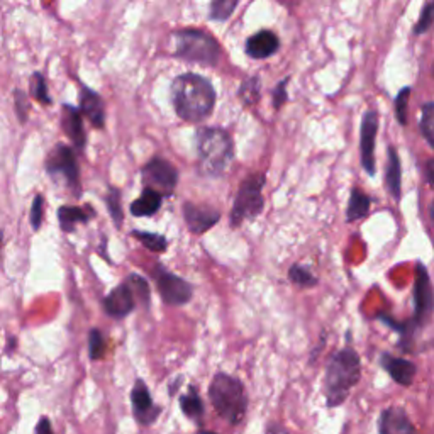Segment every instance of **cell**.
Returning <instances> with one entry per match:
<instances>
[{"mask_svg":"<svg viewBox=\"0 0 434 434\" xmlns=\"http://www.w3.org/2000/svg\"><path fill=\"white\" fill-rule=\"evenodd\" d=\"M433 73H434V65H433Z\"/></svg>","mask_w":434,"mask_h":434,"instance_id":"f6af8a7d","label":"cell"},{"mask_svg":"<svg viewBox=\"0 0 434 434\" xmlns=\"http://www.w3.org/2000/svg\"><path fill=\"white\" fill-rule=\"evenodd\" d=\"M380 434H414V426L404 409L390 407L380 417Z\"/></svg>","mask_w":434,"mask_h":434,"instance_id":"e0dca14e","label":"cell"},{"mask_svg":"<svg viewBox=\"0 0 434 434\" xmlns=\"http://www.w3.org/2000/svg\"><path fill=\"white\" fill-rule=\"evenodd\" d=\"M426 174H428L429 183L434 187V159H429L428 165H426Z\"/></svg>","mask_w":434,"mask_h":434,"instance_id":"ab89813d","label":"cell"},{"mask_svg":"<svg viewBox=\"0 0 434 434\" xmlns=\"http://www.w3.org/2000/svg\"><path fill=\"white\" fill-rule=\"evenodd\" d=\"M43 207H44V199L41 195H37L35 202H32L31 207V226L32 229L37 231L43 222Z\"/></svg>","mask_w":434,"mask_h":434,"instance_id":"e575fe53","label":"cell"},{"mask_svg":"<svg viewBox=\"0 0 434 434\" xmlns=\"http://www.w3.org/2000/svg\"><path fill=\"white\" fill-rule=\"evenodd\" d=\"M289 277L294 284H297L301 287H311L315 284V278L313 273H311L306 267H302V265H296V267L290 268Z\"/></svg>","mask_w":434,"mask_h":434,"instance_id":"1f68e13d","label":"cell"},{"mask_svg":"<svg viewBox=\"0 0 434 434\" xmlns=\"http://www.w3.org/2000/svg\"><path fill=\"white\" fill-rule=\"evenodd\" d=\"M0 243H2V231H0Z\"/></svg>","mask_w":434,"mask_h":434,"instance_id":"ee69618b","label":"cell"},{"mask_svg":"<svg viewBox=\"0 0 434 434\" xmlns=\"http://www.w3.org/2000/svg\"><path fill=\"white\" fill-rule=\"evenodd\" d=\"M433 23H434V0H428V4H426L423 9V14H421V19L417 20V24H416L417 35H419V32L428 31Z\"/></svg>","mask_w":434,"mask_h":434,"instance_id":"d6a6232c","label":"cell"},{"mask_svg":"<svg viewBox=\"0 0 434 434\" xmlns=\"http://www.w3.org/2000/svg\"><path fill=\"white\" fill-rule=\"evenodd\" d=\"M263 185L265 176L261 174L250 175L241 183L231 212V224L234 227L246 219H255L263 210V195H261Z\"/></svg>","mask_w":434,"mask_h":434,"instance_id":"8992f818","label":"cell"},{"mask_svg":"<svg viewBox=\"0 0 434 434\" xmlns=\"http://www.w3.org/2000/svg\"><path fill=\"white\" fill-rule=\"evenodd\" d=\"M278 46H280L278 37L272 31H260L246 41V53L251 58L261 60V58H268L277 53Z\"/></svg>","mask_w":434,"mask_h":434,"instance_id":"d6986e66","label":"cell"},{"mask_svg":"<svg viewBox=\"0 0 434 434\" xmlns=\"http://www.w3.org/2000/svg\"><path fill=\"white\" fill-rule=\"evenodd\" d=\"M260 94V83H258V78H250L246 80V82L243 83L241 90H239V97H241V100L246 105H251L255 104L256 100H258V95Z\"/></svg>","mask_w":434,"mask_h":434,"instance_id":"4dcf8cb0","label":"cell"},{"mask_svg":"<svg viewBox=\"0 0 434 434\" xmlns=\"http://www.w3.org/2000/svg\"><path fill=\"white\" fill-rule=\"evenodd\" d=\"M287 82L289 80H282L280 83H278V87L275 88V95H273V104H275L277 109L282 107V104L287 100Z\"/></svg>","mask_w":434,"mask_h":434,"instance_id":"74e56055","label":"cell"},{"mask_svg":"<svg viewBox=\"0 0 434 434\" xmlns=\"http://www.w3.org/2000/svg\"><path fill=\"white\" fill-rule=\"evenodd\" d=\"M131 399H133V411L136 419L141 424L150 426L157 421L159 409L153 404V399H151L148 387L143 380H138L136 385L133 387V394H131Z\"/></svg>","mask_w":434,"mask_h":434,"instance_id":"7c38bea8","label":"cell"},{"mask_svg":"<svg viewBox=\"0 0 434 434\" xmlns=\"http://www.w3.org/2000/svg\"><path fill=\"white\" fill-rule=\"evenodd\" d=\"M360 358L353 349L346 348L332 356L324 380L330 406H338L348 397L349 390L360 380Z\"/></svg>","mask_w":434,"mask_h":434,"instance_id":"3957f363","label":"cell"},{"mask_svg":"<svg viewBox=\"0 0 434 434\" xmlns=\"http://www.w3.org/2000/svg\"><path fill=\"white\" fill-rule=\"evenodd\" d=\"M16 111H18L19 121H20V122H26L29 105H28L26 95H24L20 90H16Z\"/></svg>","mask_w":434,"mask_h":434,"instance_id":"8d00e7d4","label":"cell"},{"mask_svg":"<svg viewBox=\"0 0 434 434\" xmlns=\"http://www.w3.org/2000/svg\"><path fill=\"white\" fill-rule=\"evenodd\" d=\"M159 296L168 306H183L192 299V285L183 278L159 268L157 275Z\"/></svg>","mask_w":434,"mask_h":434,"instance_id":"9c48e42d","label":"cell"},{"mask_svg":"<svg viewBox=\"0 0 434 434\" xmlns=\"http://www.w3.org/2000/svg\"><path fill=\"white\" fill-rule=\"evenodd\" d=\"M209 397L214 409L229 424H239L248 409L246 392L238 378L227 373H217L209 387Z\"/></svg>","mask_w":434,"mask_h":434,"instance_id":"277c9868","label":"cell"},{"mask_svg":"<svg viewBox=\"0 0 434 434\" xmlns=\"http://www.w3.org/2000/svg\"><path fill=\"white\" fill-rule=\"evenodd\" d=\"M105 313L112 318H126L134 309V292L129 284H122L112 290L104 301Z\"/></svg>","mask_w":434,"mask_h":434,"instance_id":"5bb4252c","label":"cell"},{"mask_svg":"<svg viewBox=\"0 0 434 434\" xmlns=\"http://www.w3.org/2000/svg\"><path fill=\"white\" fill-rule=\"evenodd\" d=\"M387 187L395 199L400 195V162L397 151L394 148L389 150V165H387Z\"/></svg>","mask_w":434,"mask_h":434,"instance_id":"7402d4cb","label":"cell"},{"mask_svg":"<svg viewBox=\"0 0 434 434\" xmlns=\"http://www.w3.org/2000/svg\"><path fill=\"white\" fill-rule=\"evenodd\" d=\"M36 434H54L52 428V421L48 417H43L36 426Z\"/></svg>","mask_w":434,"mask_h":434,"instance_id":"f35d334b","label":"cell"},{"mask_svg":"<svg viewBox=\"0 0 434 434\" xmlns=\"http://www.w3.org/2000/svg\"><path fill=\"white\" fill-rule=\"evenodd\" d=\"M58 219H60V227L65 233H71L75 229L77 222H87L88 214L83 209L73 207V205H63L58 209Z\"/></svg>","mask_w":434,"mask_h":434,"instance_id":"44dd1931","label":"cell"},{"mask_svg":"<svg viewBox=\"0 0 434 434\" xmlns=\"http://www.w3.org/2000/svg\"><path fill=\"white\" fill-rule=\"evenodd\" d=\"M370 209V199L368 195H365L363 192L355 191L351 192V199H349V205H348V221H356V219L365 217L366 214H368Z\"/></svg>","mask_w":434,"mask_h":434,"instance_id":"cb8c5ba5","label":"cell"},{"mask_svg":"<svg viewBox=\"0 0 434 434\" xmlns=\"http://www.w3.org/2000/svg\"><path fill=\"white\" fill-rule=\"evenodd\" d=\"M268 434H289L282 426H270Z\"/></svg>","mask_w":434,"mask_h":434,"instance_id":"60d3db41","label":"cell"},{"mask_svg":"<svg viewBox=\"0 0 434 434\" xmlns=\"http://www.w3.org/2000/svg\"><path fill=\"white\" fill-rule=\"evenodd\" d=\"M61 126L65 129L66 136L71 139V143L75 145V148L83 150L87 145V136L85 129H83V121H82V112L78 109L71 107V105H65L63 109V117H61Z\"/></svg>","mask_w":434,"mask_h":434,"instance_id":"2e32d148","label":"cell"},{"mask_svg":"<svg viewBox=\"0 0 434 434\" xmlns=\"http://www.w3.org/2000/svg\"><path fill=\"white\" fill-rule=\"evenodd\" d=\"M128 284H129L131 289H133V292H138L139 296L145 297V301L148 302L150 289H148V284H146V280H143V278L139 275H131Z\"/></svg>","mask_w":434,"mask_h":434,"instance_id":"d590c367","label":"cell"},{"mask_svg":"<svg viewBox=\"0 0 434 434\" xmlns=\"http://www.w3.org/2000/svg\"><path fill=\"white\" fill-rule=\"evenodd\" d=\"M199 170L205 176L217 179L233 162V141L226 131L219 128H200L197 131Z\"/></svg>","mask_w":434,"mask_h":434,"instance_id":"7a4b0ae2","label":"cell"},{"mask_svg":"<svg viewBox=\"0 0 434 434\" xmlns=\"http://www.w3.org/2000/svg\"><path fill=\"white\" fill-rule=\"evenodd\" d=\"M105 353V339L99 330H92L88 334V355L94 361L100 360Z\"/></svg>","mask_w":434,"mask_h":434,"instance_id":"f1b7e54d","label":"cell"},{"mask_svg":"<svg viewBox=\"0 0 434 434\" xmlns=\"http://www.w3.org/2000/svg\"><path fill=\"white\" fill-rule=\"evenodd\" d=\"M414 299H416V319L417 323L424 324L431 318L434 309V296L433 287L429 282V275L424 267H417L416 273V287H414Z\"/></svg>","mask_w":434,"mask_h":434,"instance_id":"30bf717a","label":"cell"},{"mask_svg":"<svg viewBox=\"0 0 434 434\" xmlns=\"http://www.w3.org/2000/svg\"><path fill=\"white\" fill-rule=\"evenodd\" d=\"M239 0H212L209 18L212 20H226L231 18Z\"/></svg>","mask_w":434,"mask_h":434,"instance_id":"4316f807","label":"cell"},{"mask_svg":"<svg viewBox=\"0 0 434 434\" xmlns=\"http://www.w3.org/2000/svg\"><path fill=\"white\" fill-rule=\"evenodd\" d=\"M46 170L49 175L65 179L70 187H78V163L70 146L58 145L46 159Z\"/></svg>","mask_w":434,"mask_h":434,"instance_id":"ba28073f","label":"cell"},{"mask_svg":"<svg viewBox=\"0 0 434 434\" xmlns=\"http://www.w3.org/2000/svg\"><path fill=\"white\" fill-rule=\"evenodd\" d=\"M378 131V117L377 112L370 111L365 114L363 124H361V162H363L365 170L370 175L375 174V136Z\"/></svg>","mask_w":434,"mask_h":434,"instance_id":"4fadbf2b","label":"cell"},{"mask_svg":"<svg viewBox=\"0 0 434 434\" xmlns=\"http://www.w3.org/2000/svg\"><path fill=\"white\" fill-rule=\"evenodd\" d=\"M409 94H411V90H409V88H404V90H400L397 99H395V112H397V119L400 124H406L407 122Z\"/></svg>","mask_w":434,"mask_h":434,"instance_id":"836d02e7","label":"cell"},{"mask_svg":"<svg viewBox=\"0 0 434 434\" xmlns=\"http://www.w3.org/2000/svg\"><path fill=\"white\" fill-rule=\"evenodd\" d=\"M382 366L389 372V375L400 385L409 387L416 377V365L404 358H395L390 355L382 356Z\"/></svg>","mask_w":434,"mask_h":434,"instance_id":"ac0fdd59","label":"cell"},{"mask_svg":"<svg viewBox=\"0 0 434 434\" xmlns=\"http://www.w3.org/2000/svg\"><path fill=\"white\" fill-rule=\"evenodd\" d=\"M134 238L145 248H148L153 253H165L168 248V241L165 236L155 234V233H146V231H134Z\"/></svg>","mask_w":434,"mask_h":434,"instance_id":"d4e9b609","label":"cell"},{"mask_svg":"<svg viewBox=\"0 0 434 434\" xmlns=\"http://www.w3.org/2000/svg\"><path fill=\"white\" fill-rule=\"evenodd\" d=\"M105 202H107L109 212H111L112 221L116 222L117 226L122 224V207H121V192L117 188H111L105 197Z\"/></svg>","mask_w":434,"mask_h":434,"instance_id":"f546056e","label":"cell"},{"mask_svg":"<svg viewBox=\"0 0 434 434\" xmlns=\"http://www.w3.org/2000/svg\"><path fill=\"white\" fill-rule=\"evenodd\" d=\"M80 109H82L83 116H87L95 128H104V100L100 99V95L97 94V92L82 85V88H80Z\"/></svg>","mask_w":434,"mask_h":434,"instance_id":"9a60e30c","label":"cell"},{"mask_svg":"<svg viewBox=\"0 0 434 434\" xmlns=\"http://www.w3.org/2000/svg\"><path fill=\"white\" fill-rule=\"evenodd\" d=\"M202 434H216V433H210V431H205V433H202Z\"/></svg>","mask_w":434,"mask_h":434,"instance_id":"7bdbcfd3","label":"cell"},{"mask_svg":"<svg viewBox=\"0 0 434 434\" xmlns=\"http://www.w3.org/2000/svg\"><path fill=\"white\" fill-rule=\"evenodd\" d=\"M162 202H163L162 193L146 187L141 195L131 204V214L136 217L153 216V214H157L159 207H162Z\"/></svg>","mask_w":434,"mask_h":434,"instance_id":"ffe728a7","label":"cell"},{"mask_svg":"<svg viewBox=\"0 0 434 434\" xmlns=\"http://www.w3.org/2000/svg\"><path fill=\"white\" fill-rule=\"evenodd\" d=\"M141 176L146 187L153 188L162 195L174 192L179 182L175 167L162 158H153L150 163H146L141 170Z\"/></svg>","mask_w":434,"mask_h":434,"instance_id":"52a82bcc","label":"cell"},{"mask_svg":"<svg viewBox=\"0 0 434 434\" xmlns=\"http://www.w3.org/2000/svg\"><path fill=\"white\" fill-rule=\"evenodd\" d=\"M171 102L180 119L200 122L212 112L216 92L207 78L195 73H185L171 83Z\"/></svg>","mask_w":434,"mask_h":434,"instance_id":"6da1fadb","label":"cell"},{"mask_svg":"<svg viewBox=\"0 0 434 434\" xmlns=\"http://www.w3.org/2000/svg\"><path fill=\"white\" fill-rule=\"evenodd\" d=\"M180 407H182L183 414L191 417V419H200L202 414H204V404H202L195 387H191V389H188V394L182 395V399H180Z\"/></svg>","mask_w":434,"mask_h":434,"instance_id":"603a6c76","label":"cell"},{"mask_svg":"<svg viewBox=\"0 0 434 434\" xmlns=\"http://www.w3.org/2000/svg\"><path fill=\"white\" fill-rule=\"evenodd\" d=\"M431 217H433V222H434V202H433V205H431Z\"/></svg>","mask_w":434,"mask_h":434,"instance_id":"b9f144b4","label":"cell"},{"mask_svg":"<svg viewBox=\"0 0 434 434\" xmlns=\"http://www.w3.org/2000/svg\"><path fill=\"white\" fill-rule=\"evenodd\" d=\"M183 217L188 229H191L193 234H204L207 233L210 227L217 224V221L221 219V214H219L216 209L207 207V205L187 202V204L183 205Z\"/></svg>","mask_w":434,"mask_h":434,"instance_id":"8fae6325","label":"cell"},{"mask_svg":"<svg viewBox=\"0 0 434 434\" xmlns=\"http://www.w3.org/2000/svg\"><path fill=\"white\" fill-rule=\"evenodd\" d=\"M421 131L429 145L434 148V104H426L421 117Z\"/></svg>","mask_w":434,"mask_h":434,"instance_id":"83f0119b","label":"cell"},{"mask_svg":"<svg viewBox=\"0 0 434 434\" xmlns=\"http://www.w3.org/2000/svg\"><path fill=\"white\" fill-rule=\"evenodd\" d=\"M175 56L187 61L217 65L221 60V46L207 32L197 29H182L174 32Z\"/></svg>","mask_w":434,"mask_h":434,"instance_id":"5b68a950","label":"cell"},{"mask_svg":"<svg viewBox=\"0 0 434 434\" xmlns=\"http://www.w3.org/2000/svg\"><path fill=\"white\" fill-rule=\"evenodd\" d=\"M31 97L32 99H36L37 102H41L43 105H52V97L48 94V85H46V80L41 73H32L31 77Z\"/></svg>","mask_w":434,"mask_h":434,"instance_id":"484cf974","label":"cell"}]
</instances>
